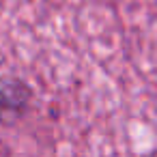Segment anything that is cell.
<instances>
[{
    "label": "cell",
    "instance_id": "6da1fadb",
    "mask_svg": "<svg viewBox=\"0 0 157 157\" xmlns=\"http://www.w3.org/2000/svg\"><path fill=\"white\" fill-rule=\"evenodd\" d=\"M33 103V88L15 75H0V125H15Z\"/></svg>",
    "mask_w": 157,
    "mask_h": 157
}]
</instances>
